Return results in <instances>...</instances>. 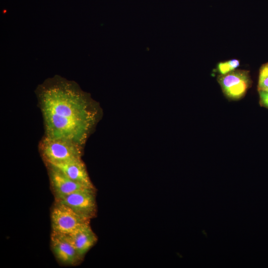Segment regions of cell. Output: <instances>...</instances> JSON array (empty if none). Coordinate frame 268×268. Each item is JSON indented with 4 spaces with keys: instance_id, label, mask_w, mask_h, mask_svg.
I'll return each instance as SVG.
<instances>
[{
    "instance_id": "1",
    "label": "cell",
    "mask_w": 268,
    "mask_h": 268,
    "mask_svg": "<svg viewBox=\"0 0 268 268\" xmlns=\"http://www.w3.org/2000/svg\"><path fill=\"white\" fill-rule=\"evenodd\" d=\"M38 94L45 136L82 146L97 118V110L87 95L74 82L58 76L40 85Z\"/></svg>"
},
{
    "instance_id": "2",
    "label": "cell",
    "mask_w": 268,
    "mask_h": 268,
    "mask_svg": "<svg viewBox=\"0 0 268 268\" xmlns=\"http://www.w3.org/2000/svg\"><path fill=\"white\" fill-rule=\"evenodd\" d=\"M40 149L48 165H53L81 159V146L72 141L45 136Z\"/></svg>"
},
{
    "instance_id": "3",
    "label": "cell",
    "mask_w": 268,
    "mask_h": 268,
    "mask_svg": "<svg viewBox=\"0 0 268 268\" xmlns=\"http://www.w3.org/2000/svg\"><path fill=\"white\" fill-rule=\"evenodd\" d=\"M95 188H85L55 200L64 203L82 217L90 220L96 217L97 205Z\"/></svg>"
},
{
    "instance_id": "4",
    "label": "cell",
    "mask_w": 268,
    "mask_h": 268,
    "mask_svg": "<svg viewBox=\"0 0 268 268\" xmlns=\"http://www.w3.org/2000/svg\"><path fill=\"white\" fill-rule=\"evenodd\" d=\"M52 231L67 234L90 222L67 205L55 201L51 211Z\"/></svg>"
},
{
    "instance_id": "5",
    "label": "cell",
    "mask_w": 268,
    "mask_h": 268,
    "mask_svg": "<svg viewBox=\"0 0 268 268\" xmlns=\"http://www.w3.org/2000/svg\"><path fill=\"white\" fill-rule=\"evenodd\" d=\"M51 247L58 262L64 266H76L83 258L66 234L52 231Z\"/></svg>"
},
{
    "instance_id": "6",
    "label": "cell",
    "mask_w": 268,
    "mask_h": 268,
    "mask_svg": "<svg viewBox=\"0 0 268 268\" xmlns=\"http://www.w3.org/2000/svg\"><path fill=\"white\" fill-rule=\"evenodd\" d=\"M218 81L225 94L230 98L242 97L250 85L248 73L244 70L230 72L219 76Z\"/></svg>"
},
{
    "instance_id": "7",
    "label": "cell",
    "mask_w": 268,
    "mask_h": 268,
    "mask_svg": "<svg viewBox=\"0 0 268 268\" xmlns=\"http://www.w3.org/2000/svg\"><path fill=\"white\" fill-rule=\"evenodd\" d=\"M48 166L51 185L55 200L82 189L93 188L77 183L67 177L57 168L49 165Z\"/></svg>"
},
{
    "instance_id": "8",
    "label": "cell",
    "mask_w": 268,
    "mask_h": 268,
    "mask_svg": "<svg viewBox=\"0 0 268 268\" xmlns=\"http://www.w3.org/2000/svg\"><path fill=\"white\" fill-rule=\"evenodd\" d=\"M66 235L83 258L98 241V237L91 228L90 222Z\"/></svg>"
},
{
    "instance_id": "9",
    "label": "cell",
    "mask_w": 268,
    "mask_h": 268,
    "mask_svg": "<svg viewBox=\"0 0 268 268\" xmlns=\"http://www.w3.org/2000/svg\"><path fill=\"white\" fill-rule=\"evenodd\" d=\"M53 166L72 180L90 188H95L82 159L58 163Z\"/></svg>"
},
{
    "instance_id": "10",
    "label": "cell",
    "mask_w": 268,
    "mask_h": 268,
    "mask_svg": "<svg viewBox=\"0 0 268 268\" xmlns=\"http://www.w3.org/2000/svg\"><path fill=\"white\" fill-rule=\"evenodd\" d=\"M268 90V63L261 67L260 71L258 90Z\"/></svg>"
},
{
    "instance_id": "11",
    "label": "cell",
    "mask_w": 268,
    "mask_h": 268,
    "mask_svg": "<svg viewBox=\"0 0 268 268\" xmlns=\"http://www.w3.org/2000/svg\"><path fill=\"white\" fill-rule=\"evenodd\" d=\"M239 65V62L237 60H232L227 62L220 63L218 65V69L222 75L227 74L234 70Z\"/></svg>"
},
{
    "instance_id": "12",
    "label": "cell",
    "mask_w": 268,
    "mask_h": 268,
    "mask_svg": "<svg viewBox=\"0 0 268 268\" xmlns=\"http://www.w3.org/2000/svg\"><path fill=\"white\" fill-rule=\"evenodd\" d=\"M260 103L263 106L268 108V91L267 90H259Z\"/></svg>"
},
{
    "instance_id": "13",
    "label": "cell",
    "mask_w": 268,
    "mask_h": 268,
    "mask_svg": "<svg viewBox=\"0 0 268 268\" xmlns=\"http://www.w3.org/2000/svg\"><path fill=\"white\" fill-rule=\"evenodd\" d=\"M267 91H268V90H267Z\"/></svg>"
}]
</instances>
